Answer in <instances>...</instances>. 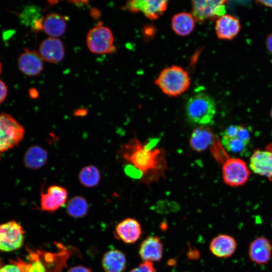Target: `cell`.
I'll list each match as a JSON object with an SVG mask.
<instances>
[{
	"mask_svg": "<svg viewBox=\"0 0 272 272\" xmlns=\"http://www.w3.org/2000/svg\"><path fill=\"white\" fill-rule=\"evenodd\" d=\"M2 267V262H1V260L0 259V269Z\"/></svg>",
	"mask_w": 272,
	"mask_h": 272,
	"instance_id": "cell-38",
	"label": "cell"
},
{
	"mask_svg": "<svg viewBox=\"0 0 272 272\" xmlns=\"http://www.w3.org/2000/svg\"><path fill=\"white\" fill-rule=\"evenodd\" d=\"M64 47L57 38L48 37L40 44L39 53L43 60L53 63L61 61L64 57Z\"/></svg>",
	"mask_w": 272,
	"mask_h": 272,
	"instance_id": "cell-15",
	"label": "cell"
},
{
	"mask_svg": "<svg viewBox=\"0 0 272 272\" xmlns=\"http://www.w3.org/2000/svg\"><path fill=\"white\" fill-rule=\"evenodd\" d=\"M25 231L20 224L14 221L0 224V250L12 251L23 245Z\"/></svg>",
	"mask_w": 272,
	"mask_h": 272,
	"instance_id": "cell-8",
	"label": "cell"
},
{
	"mask_svg": "<svg viewBox=\"0 0 272 272\" xmlns=\"http://www.w3.org/2000/svg\"><path fill=\"white\" fill-rule=\"evenodd\" d=\"M216 112L214 99L206 93H198L191 97L186 106L189 120L200 125L212 124Z\"/></svg>",
	"mask_w": 272,
	"mask_h": 272,
	"instance_id": "cell-4",
	"label": "cell"
},
{
	"mask_svg": "<svg viewBox=\"0 0 272 272\" xmlns=\"http://www.w3.org/2000/svg\"><path fill=\"white\" fill-rule=\"evenodd\" d=\"M86 41L89 49L95 54L107 53L114 50L113 33L106 26L99 25L91 29L87 34Z\"/></svg>",
	"mask_w": 272,
	"mask_h": 272,
	"instance_id": "cell-6",
	"label": "cell"
},
{
	"mask_svg": "<svg viewBox=\"0 0 272 272\" xmlns=\"http://www.w3.org/2000/svg\"><path fill=\"white\" fill-rule=\"evenodd\" d=\"M222 143L229 151L234 153H243L248 145L236 137L222 135Z\"/></svg>",
	"mask_w": 272,
	"mask_h": 272,
	"instance_id": "cell-27",
	"label": "cell"
},
{
	"mask_svg": "<svg viewBox=\"0 0 272 272\" xmlns=\"http://www.w3.org/2000/svg\"><path fill=\"white\" fill-rule=\"evenodd\" d=\"M270 116H271V117L272 118V107H271V110H270Z\"/></svg>",
	"mask_w": 272,
	"mask_h": 272,
	"instance_id": "cell-37",
	"label": "cell"
},
{
	"mask_svg": "<svg viewBox=\"0 0 272 272\" xmlns=\"http://www.w3.org/2000/svg\"><path fill=\"white\" fill-rule=\"evenodd\" d=\"M237 243L232 236L222 234L214 238L210 244L212 253L219 258H228L236 251Z\"/></svg>",
	"mask_w": 272,
	"mask_h": 272,
	"instance_id": "cell-17",
	"label": "cell"
},
{
	"mask_svg": "<svg viewBox=\"0 0 272 272\" xmlns=\"http://www.w3.org/2000/svg\"><path fill=\"white\" fill-rule=\"evenodd\" d=\"M249 165L253 173L272 180V144L268 145L265 150H254Z\"/></svg>",
	"mask_w": 272,
	"mask_h": 272,
	"instance_id": "cell-11",
	"label": "cell"
},
{
	"mask_svg": "<svg viewBox=\"0 0 272 272\" xmlns=\"http://www.w3.org/2000/svg\"><path fill=\"white\" fill-rule=\"evenodd\" d=\"M241 28L239 20L231 15L224 14L216 22V33L221 40H232L238 34Z\"/></svg>",
	"mask_w": 272,
	"mask_h": 272,
	"instance_id": "cell-16",
	"label": "cell"
},
{
	"mask_svg": "<svg viewBox=\"0 0 272 272\" xmlns=\"http://www.w3.org/2000/svg\"><path fill=\"white\" fill-rule=\"evenodd\" d=\"M195 20L192 14L181 12L175 14L171 20L173 30L177 35L185 36L189 35L193 30Z\"/></svg>",
	"mask_w": 272,
	"mask_h": 272,
	"instance_id": "cell-24",
	"label": "cell"
},
{
	"mask_svg": "<svg viewBox=\"0 0 272 272\" xmlns=\"http://www.w3.org/2000/svg\"><path fill=\"white\" fill-rule=\"evenodd\" d=\"M248 253L252 262L258 265L265 264L271 257V243L264 236L257 237L250 242Z\"/></svg>",
	"mask_w": 272,
	"mask_h": 272,
	"instance_id": "cell-13",
	"label": "cell"
},
{
	"mask_svg": "<svg viewBox=\"0 0 272 272\" xmlns=\"http://www.w3.org/2000/svg\"><path fill=\"white\" fill-rule=\"evenodd\" d=\"M40 206L43 211L53 212L63 206L68 197L67 189L60 185L49 186L46 192L41 190Z\"/></svg>",
	"mask_w": 272,
	"mask_h": 272,
	"instance_id": "cell-10",
	"label": "cell"
},
{
	"mask_svg": "<svg viewBox=\"0 0 272 272\" xmlns=\"http://www.w3.org/2000/svg\"><path fill=\"white\" fill-rule=\"evenodd\" d=\"M222 172L224 182L231 187L245 184L250 174L246 163L239 158H229L226 160Z\"/></svg>",
	"mask_w": 272,
	"mask_h": 272,
	"instance_id": "cell-7",
	"label": "cell"
},
{
	"mask_svg": "<svg viewBox=\"0 0 272 272\" xmlns=\"http://www.w3.org/2000/svg\"><path fill=\"white\" fill-rule=\"evenodd\" d=\"M255 3L266 7L272 8V1H256Z\"/></svg>",
	"mask_w": 272,
	"mask_h": 272,
	"instance_id": "cell-34",
	"label": "cell"
},
{
	"mask_svg": "<svg viewBox=\"0 0 272 272\" xmlns=\"http://www.w3.org/2000/svg\"><path fill=\"white\" fill-rule=\"evenodd\" d=\"M75 115L77 116H84L86 115L87 113V109L83 108H80L75 111Z\"/></svg>",
	"mask_w": 272,
	"mask_h": 272,
	"instance_id": "cell-33",
	"label": "cell"
},
{
	"mask_svg": "<svg viewBox=\"0 0 272 272\" xmlns=\"http://www.w3.org/2000/svg\"><path fill=\"white\" fill-rule=\"evenodd\" d=\"M89 205L86 199L78 195L71 198L67 202L66 210L69 215L76 218H82L86 215Z\"/></svg>",
	"mask_w": 272,
	"mask_h": 272,
	"instance_id": "cell-26",
	"label": "cell"
},
{
	"mask_svg": "<svg viewBox=\"0 0 272 272\" xmlns=\"http://www.w3.org/2000/svg\"><path fill=\"white\" fill-rule=\"evenodd\" d=\"M115 233L119 239L123 242L131 244L137 241L140 238L142 228L135 219L126 218L117 225Z\"/></svg>",
	"mask_w": 272,
	"mask_h": 272,
	"instance_id": "cell-18",
	"label": "cell"
},
{
	"mask_svg": "<svg viewBox=\"0 0 272 272\" xmlns=\"http://www.w3.org/2000/svg\"><path fill=\"white\" fill-rule=\"evenodd\" d=\"M163 245L157 236H149L141 244L139 255L144 261H158L162 257Z\"/></svg>",
	"mask_w": 272,
	"mask_h": 272,
	"instance_id": "cell-19",
	"label": "cell"
},
{
	"mask_svg": "<svg viewBox=\"0 0 272 272\" xmlns=\"http://www.w3.org/2000/svg\"><path fill=\"white\" fill-rule=\"evenodd\" d=\"M48 158L47 151L39 146L34 145L30 147L24 156V163L25 166L30 169L36 170L44 166Z\"/></svg>",
	"mask_w": 272,
	"mask_h": 272,
	"instance_id": "cell-21",
	"label": "cell"
},
{
	"mask_svg": "<svg viewBox=\"0 0 272 272\" xmlns=\"http://www.w3.org/2000/svg\"><path fill=\"white\" fill-rule=\"evenodd\" d=\"M128 272H156L153 262L144 261Z\"/></svg>",
	"mask_w": 272,
	"mask_h": 272,
	"instance_id": "cell-28",
	"label": "cell"
},
{
	"mask_svg": "<svg viewBox=\"0 0 272 272\" xmlns=\"http://www.w3.org/2000/svg\"><path fill=\"white\" fill-rule=\"evenodd\" d=\"M168 1L157 0H135L126 3L125 8L131 12H142L151 20L159 17L166 10Z\"/></svg>",
	"mask_w": 272,
	"mask_h": 272,
	"instance_id": "cell-12",
	"label": "cell"
},
{
	"mask_svg": "<svg viewBox=\"0 0 272 272\" xmlns=\"http://www.w3.org/2000/svg\"><path fill=\"white\" fill-rule=\"evenodd\" d=\"M213 141L214 134L211 129L208 126H200L192 131L189 143L192 150L201 152L207 150Z\"/></svg>",
	"mask_w": 272,
	"mask_h": 272,
	"instance_id": "cell-20",
	"label": "cell"
},
{
	"mask_svg": "<svg viewBox=\"0 0 272 272\" xmlns=\"http://www.w3.org/2000/svg\"><path fill=\"white\" fill-rule=\"evenodd\" d=\"M0 154H1V153H0Z\"/></svg>",
	"mask_w": 272,
	"mask_h": 272,
	"instance_id": "cell-39",
	"label": "cell"
},
{
	"mask_svg": "<svg viewBox=\"0 0 272 272\" xmlns=\"http://www.w3.org/2000/svg\"><path fill=\"white\" fill-rule=\"evenodd\" d=\"M265 45L268 51L272 54V33L268 34L267 36Z\"/></svg>",
	"mask_w": 272,
	"mask_h": 272,
	"instance_id": "cell-32",
	"label": "cell"
},
{
	"mask_svg": "<svg viewBox=\"0 0 272 272\" xmlns=\"http://www.w3.org/2000/svg\"><path fill=\"white\" fill-rule=\"evenodd\" d=\"M155 83L164 94L176 97L188 89L190 80L186 71L179 66L172 65L163 70Z\"/></svg>",
	"mask_w": 272,
	"mask_h": 272,
	"instance_id": "cell-3",
	"label": "cell"
},
{
	"mask_svg": "<svg viewBox=\"0 0 272 272\" xmlns=\"http://www.w3.org/2000/svg\"><path fill=\"white\" fill-rule=\"evenodd\" d=\"M226 1H192V15L195 21L203 22L218 19L225 14Z\"/></svg>",
	"mask_w": 272,
	"mask_h": 272,
	"instance_id": "cell-9",
	"label": "cell"
},
{
	"mask_svg": "<svg viewBox=\"0 0 272 272\" xmlns=\"http://www.w3.org/2000/svg\"><path fill=\"white\" fill-rule=\"evenodd\" d=\"M29 94L30 97L33 99H36L38 96V92L37 90L34 88H31L29 89Z\"/></svg>",
	"mask_w": 272,
	"mask_h": 272,
	"instance_id": "cell-35",
	"label": "cell"
},
{
	"mask_svg": "<svg viewBox=\"0 0 272 272\" xmlns=\"http://www.w3.org/2000/svg\"><path fill=\"white\" fill-rule=\"evenodd\" d=\"M8 94V89L5 83L0 80V104L6 98Z\"/></svg>",
	"mask_w": 272,
	"mask_h": 272,
	"instance_id": "cell-30",
	"label": "cell"
},
{
	"mask_svg": "<svg viewBox=\"0 0 272 272\" xmlns=\"http://www.w3.org/2000/svg\"><path fill=\"white\" fill-rule=\"evenodd\" d=\"M43 60L36 51L25 48L19 56L18 67L24 74L28 76H35L42 71Z\"/></svg>",
	"mask_w": 272,
	"mask_h": 272,
	"instance_id": "cell-14",
	"label": "cell"
},
{
	"mask_svg": "<svg viewBox=\"0 0 272 272\" xmlns=\"http://www.w3.org/2000/svg\"><path fill=\"white\" fill-rule=\"evenodd\" d=\"M11 264L2 266L0 269V272H22L20 267L12 261Z\"/></svg>",
	"mask_w": 272,
	"mask_h": 272,
	"instance_id": "cell-29",
	"label": "cell"
},
{
	"mask_svg": "<svg viewBox=\"0 0 272 272\" xmlns=\"http://www.w3.org/2000/svg\"><path fill=\"white\" fill-rule=\"evenodd\" d=\"M2 63H1V62H0V75H1V73H2Z\"/></svg>",
	"mask_w": 272,
	"mask_h": 272,
	"instance_id": "cell-36",
	"label": "cell"
},
{
	"mask_svg": "<svg viewBox=\"0 0 272 272\" xmlns=\"http://www.w3.org/2000/svg\"><path fill=\"white\" fill-rule=\"evenodd\" d=\"M54 253L28 249V262L18 258L13 260L22 272H60L66 265L70 253L64 246L58 245Z\"/></svg>",
	"mask_w": 272,
	"mask_h": 272,
	"instance_id": "cell-2",
	"label": "cell"
},
{
	"mask_svg": "<svg viewBox=\"0 0 272 272\" xmlns=\"http://www.w3.org/2000/svg\"><path fill=\"white\" fill-rule=\"evenodd\" d=\"M80 183L86 187L91 188L97 186L101 180L99 169L95 166L89 165L84 166L80 171L78 175Z\"/></svg>",
	"mask_w": 272,
	"mask_h": 272,
	"instance_id": "cell-25",
	"label": "cell"
},
{
	"mask_svg": "<svg viewBox=\"0 0 272 272\" xmlns=\"http://www.w3.org/2000/svg\"><path fill=\"white\" fill-rule=\"evenodd\" d=\"M66 28L65 19L58 13L49 14L43 20V30L50 37L57 38L62 35Z\"/></svg>",
	"mask_w": 272,
	"mask_h": 272,
	"instance_id": "cell-22",
	"label": "cell"
},
{
	"mask_svg": "<svg viewBox=\"0 0 272 272\" xmlns=\"http://www.w3.org/2000/svg\"><path fill=\"white\" fill-rule=\"evenodd\" d=\"M24 127L11 115L0 113V153L11 149L24 139Z\"/></svg>",
	"mask_w": 272,
	"mask_h": 272,
	"instance_id": "cell-5",
	"label": "cell"
},
{
	"mask_svg": "<svg viewBox=\"0 0 272 272\" xmlns=\"http://www.w3.org/2000/svg\"><path fill=\"white\" fill-rule=\"evenodd\" d=\"M126 265V257L120 250H110L103 256L102 266L105 272H122Z\"/></svg>",
	"mask_w": 272,
	"mask_h": 272,
	"instance_id": "cell-23",
	"label": "cell"
},
{
	"mask_svg": "<svg viewBox=\"0 0 272 272\" xmlns=\"http://www.w3.org/2000/svg\"><path fill=\"white\" fill-rule=\"evenodd\" d=\"M123 159L142 174L141 180L149 184L162 177L167 168L166 153L161 148L150 149L137 138L124 144L120 150Z\"/></svg>",
	"mask_w": 272,
	"mask_h": 272,
	"instance_id": "cell-1",
	"label": "cell"
},
{
	"mask_svg": "<svg viewBox=\"0 0 272 272\" xmlns=\"http://www.w3.org/2000/svg\"><path fill=\"white\" fill-rule=\"evenodd\" d=\"M68 272H91V269L84 266L78 265L71 267Z\"/></svg>",
	"mask_w": 272,
	"mask_h": 272,
	"instance_id": "cell-31",
	"label": "cell"
}]
</instances>
